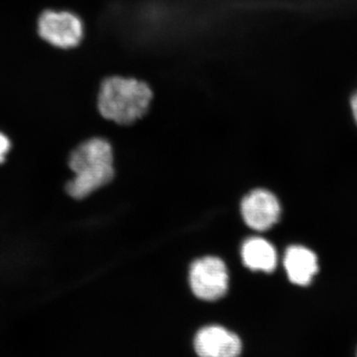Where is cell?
Segmentation results:
<instances>
[{"mask_svg":"<svg viewBox=\"0 0 357 357\" xmlns=\"http://www.w3.org/2000/svg\"><path fill=\"white\" fill-rule=\"evenodd\" d=\"M356 357H357V351H356Z\"/></svg>","mask_w":357,"mask_h":357,"instance_id":"obj_11","label":"cell"},{"mask_svg":"<svg viewBox=\"0 0 357 357\" xmlns=\"http://www.w3.org/2000/svg\"><path fill=\"white\" fill-rule=\"evenodd\" d=\"M112 145L103 138L84 141L72 152L69 167L74 178L66 191L72 198L82 199L109 184L114 175Z\"/></svg>","mask_w":357,"mask_h":357,"instance_id":"obj_1","label":"cell"},{"mask_svg":"<svg viewBox=\"0 0 357 357\" xmlns=\"http://www.w3.org/2000/svg\"><path fill=\"white\" fill-rule=\"evenodd\" d=\"M192 293L204 301L222 299L229 289V273L220 258L204 257L192 263L190 271Z\"/></svg>","mask_w":357,"mask_h":357,"instance_id":"obj_4","label":"cell"},{"mask_svg":"<svg viewBox=\"0 0 357 357\" xmlns=\"http://www.w3.org/2000/svg\"><path fill=\"white\" fill-rule=\"evenodd\" d=\"M284 266L289 280L296 285L307 286L318 273V257L311 249L293 245L286 251Z\"/></svg>","mask_w":357,"mask_h":357,"instance_id":"obj_7","label":"cell"},{"mask_svg":"<svg viewBox=\"0 0 357 357\" xmlns=\"http://www.w3.org/2000/svg\"><path fill=\"white\" fill-rule=\"evenodd\" d=\"M194 349L199 357H239L243 342L236 333L223 326H208L197 333Z\"/></svg>","mask_w":357,"mask_h":357,"instance_id":"obj_5","label":"cell"},{"mask_svg":"<svg viewBox=\"0 0 357 357\" xmlns=\"http://www.w3.org/2000/svg\"><path fill=\"white\" fill-rule=\"evenodd\" d=\"M37 32L40 38L54 48L68 50L81 44L84 27L77 14L47 9L37 20Z\"/></svg>","mask_w":357,"mask_h":357,"instance_id":"obj_3","label":"cell"},{"mask_svg":"<svg viewBox=\"0 0 357 357\" xmlns=\"http://www.w3.org/2000/svg\"><path fill=\"white\" fill-rule=\"evenodd\" d=\"M241 213L249 227L264 231L278 222L280 204L272 192L266 190H255L243 199Z\"/></svg>","mask_w":357,"mask_h":357,"instance_id":"obj_6","label":"cell"},{"mask_svg":"<svg viewBox=\"0 0 357 357\" xmlns=\"http://www.w3.org/2000/svg\"><path fill=\"white\" fill-rule=\"evenodd\" d=\"M241 256L244 265L255 271L272 272L277 265L273 245L259 237H252L243 243Z\"/></svg>","mask_w":357,"mask_h":357,"instance_id":"obj_8","label":"cell"},{"mask_svg":"<svg viewBox=\"0 0 357 357\" xmlns=\"http://www.w3.org/2000/svg\"><path fill=\"white\" fill-rule=\"evenodd\" d=\"M152 91L145 82L133 77L103 79L98 95V109L103 119L117 124H130L146 114Z\"/></svg>","mask_w":357,"mask_h":357,"instance_id":"obj_2","label":"cell"},{"mask_svg":"<svg viewBox=\"0 0 357 357\" xmlns=\"http://www.w3.org/2000/svg\"><path fill=\"white\" fill-rule=\"evenodd\" d=\"M351 105L352 109V114H354V121L357 124V91L351 96Z\"/></svg>","mask_w":357,"mask_h":357,"instance_id":"obj_10","label":"cell"},{"mask_svg":"<svg viewBox=\"0 0 357 357\" xmlns=\"http://www.w3.org/2000/svg\"><path fill=\"white\" fill-rule=\"evenodd\" d=\"M11 149V141L6 133L0 131V165L6 162L7 155Z\"/></svg>","mask_w":357,"mask_h":357,"instance_id":"obj_9","label":"cell"}]
</instances>
